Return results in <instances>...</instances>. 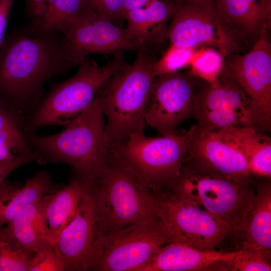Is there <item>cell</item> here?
<instances>
[{
	"label": "cell",
	"instance_id": "6da1fadb",
	"mask_svg": "<svg viewBox=\"0 0 271 271\" xmlns=\"http://www.w3.org/2000/svg\"><path fill=\"white\" fill-rule=\"evenodd\" d=\"M72 67L60 32L16 31L0 47V95L31 112L45 83Z\"/></svg>",
	"mask_w": 271,
	"mask_h": 271
},
{
	"label": "cell",
	"instance_id": "7a4b0ae2",
	"mask_svg": "<svg viewBox=\"0 0 271 271\" xmlns=\"http://www.w3.org/2000/svg\"><path fill=\"white\" fill-rule=\"evenodd\" d=\"M104 116L96 97L81 114L56 134L28 133L26 139L40 162L67 164L86 190L96 188L106 166L109 148L104 140Z\"/></svg>",
	"mask_w": 271,
	"mask_h": 271
},
{
	"label": "cell",
	"instance_id": "3957f363",
	"mask_svg": "<svg viewBox=\"0 0 271 271\" xmlns=\"http://www.w3.org/2000/svg\"><path fill=\"white\" fill-rule=\"evenodd\" d=\"M156 59L147 51L137 52L132 64L110 77L97 93L106 119L104 136L109 148L144 132L146 112L157 78Z\"/></svg>",
	"mask_w": 271,
	"mask_h": 271
},
{
	"label": "cell",
	"instance_id": "277c9868",
	"mask_svg": "<svg viewBox=\"0 0 271 271\" xmlns=\"http://www.w3.org/2000/svg\"><path fill=\"white\" fill-rule=\"evenodd\" d=\"M90 193L97 235L159 217L151 191L111 149L107 163Z\"/></svg>",
	"mask_w": 271,
	"mask_h": 271
},
{
	"label": "cell",
	"instance_id": "5b68a950",
	"mask_svg": "<svg viewBox=\"0 0 271 271\" xmlns=\"http://www.w3.org/2000/svg\"><path fill=\"white\" fill-rule=\"evenodd\" d=\"M251 183L225 177L187 158L177 179L164 188L229 225L237 235L253 205Z\"/></svg>",
	"mask_w": 271,
	"mask_h": 271
},
{
	"label": "cell",
	"instance_id": "8992f818",
	"mask_svg": "<svg viewBox=\"0 0 271 271\" xmlns=\"http://www.w3.org/2000/svg\"><path fill=\"white\" fill-rule=\"evenodd\" d=\"M123 52L113 54L103 65L86 57L77 72L54 85L31 112L24 122L25 132L49 125L65 126L85 111L102 85L128 66Z\"/></svg>",
	"mask_w": 271,
	"mask_h": 271
},
{
	"label": "cell",
	"instance_id": "52a82bcc",
	"mask_svg": "<svg viewBox=\"0 0 271 271\" xmlns=\"http://www.w3.org/2000/svg\"><path fill=\"white\" fill-rule=\"evenodd\" d=\"M196 124L188 131L149 137L144 132L109 148L151 191L165 188L178 177Z\"/></svg>",
	"mask_w": 271,
	"mask_h": 271
},
{
	"label": "cell",
	"instance_id": "ba28073f",
	"mask_svg": "<svg viewBox=\"0 0 271 271\" xmlns=\"http://www.w3.org/2000/svg\"><path fill=\"white\" fill-rule=\"evenodd\" d=\"M172 242L171 230L159 217L97 235L89 270L139 271Z\"/></svg>",
	"mask_w": 271,
	"mask_h": 271
},
{
	"label": "cell",
	"instance_id": "9c48e42d",
	"mask_svg": "<svg viewBox=\"0 0 271 271\" xmlns=\"http://www.w3.org/2000/svg\"><path fill=\"white\" fill-rule=\"evenodd\" d=\"M151 192L158 215L171 230L174 242L202 250H215L234 234L231 226L170 190Z\"/></svg>",
	"mask_w": 271,
	"mask_h": 271
},
{
	"label": "cell",
	"instance_id": "30bf717a",
	"mask_svg": "<svg viewBox=\"0 0 271 271\" xmlns=\"http://www.w3.org/2000/svg\"><path fill=\"white\" fill-rule=\"evenodd\" d=\"M60 32L74 66L90 54L147 51L153 46L132 35L126 28L100 17L88 7L71 19Z\"/></svg>",
	"mask_w": 271,
	"mask_h": 271
},
{
	"label": "cell",
	"instance_id": "8fae6325",
	"mask_svg": "<svg viewBox=\"0 0 271 271\" xmlns=\"http://www.w3.org/2000/svg\"><path fill=\"white\" fill-rule=\"evenodd\" d=\"M199 81L189 70L157 76L146 112V124L162 136L175 133L180 124L193 117Z\"/></svg>",
	"mask_w": 271,
	"mask_h": 271
},
{
	"label": "cell",
	"instance_id": "7c38bea8",
	"mask_svg": "<svg viewBox=\"0 0 271 271\" xmlns=\"http://www.w3.org/2000/svg\"><path fill=\"white\" fill-rule=\"evenodd\" d=\"M171 20L166 32L170 45L192 49L212 47L224 57L240 53L219 24L214 13V0L180 2Z\"/></svg>",
	"mask_w": 271,
	"mask_h": 271
},
{
	"label": "cell",
	"instance_id": "4fadbf2b",
	"mask_svg": "<svg viewBox=\"0 0 271 271\" xmlns=\"http://www.w3.org/2000/svg\"><path fill=\"white\" fill-rule=\"evenodd\" d=\"M222 71L240 86L271 126V43L267 34L249 51L224 57Z\"/></svg>",
	"mask_w": 271,
	"mask_h": 271
},
{
	"label": "cell",
	"instance_id": "5bb4252c",
	"mask_svg": "<svg viewBox=\"0 0 271 271\" xmlns=\"http://www.w3.org/2000/svg\"><path fill=\"white\" fill-rule=\"evenodd\" d=\"M215 15L223 29L244 53L267 34L271 0H214Z\"/></svg>",
	"mask_w": 271,
	"mask_h": 271
},
{
	"label": "cell",
	"instance_id": "9a60e30c",
	"mask_svg": "<svg viewBox=\"0 0 271 271\" xmlns=\"http://www.w3.org/2000/svg\"><path fill=\"white\" fill-rule=\"evenodd\" d=\"M96 236L93 199L91 194L85 191L75 217L62 231L56 242L65 270H89Z\"/></svg>",
	"mask_w": 271,
	"mask_h": 271
},
{
	"label": "cell",
	"instance_id": "2e32d148",
	"mask_svg": "<svg viewBox=\"0 0 271 271\" xmlns=\"http://www.w3.org/2000/svg\"><path fill=\"white\" fill-rule=\"evenodd\" d=\"M189 158L225 177L251 182V173L242 154L216 131L201 130L196 124L187 149Z\"/></svg>",
	"mask_w": 271,
	"mask_h": 271
},
{
	"label": "cell",
	"instance_id": "e0dca14e",
	"mask_svg": "<svg viewBox=\"0 0 271 271\" xmlns=\"http://www.w3.org/2000/svg\"><path fill=\"white\" fill-rule=\"evenodd\" d=\"M214 110L239 113L261 131L269 130L271 127L240 86L222 71L214 82L208 83L200 79L193 116L197 113Z\"/></svg>",
	"mask_w": 271,
	"mask_h": 271
},
{
	"label": "cell",
	"instance_id": "ac0fdd59",
	"mask_svg": "<svg viewBox=\"0 0 271 271\" xmlns=\"http://www.w3.org/2000/svg\"><path fill=\"white\" fill-rule=\"evenodd\" d=\"M239 252L240 249L230 252L202 250L172 242L162 247L139 271L205 270L215 264L231 261Z\"/></svg>",
	"mask_w": 271,
	"mask_h": 271
},
{
	"label": "cell",
	"instance_id": "d6986e66",
	"mask_svg": "<svg viewBox=\"0 0 271 271\" xmlns=\"http://www.w3.org/2000/svg\"><path fill=\"white\" fill-rule=\"evenodd\" d=\"M180 2L176 0H152L143 7L127 12L126 29L134 36L152 46L166 38L167 23L172 19Z\"/></svg>",
	"mask_w": 271,
	"mask_h": 271
},
{
	"label": "cell",
	"instance_id": "ffe728a7",
	"mask_svg": "<svg viewBox=\"0 0 271 271\" xmlns=\"http://www.w3.org/2000/svg\"><path fill=\"white\" fill-rule=\"evenodd\" d=\"M252 126L230 127L216 132L243 155L251 174L271 176V139Z\"/></svg>",
	"mask_w": 271,
	"mask_h": 271
},
{
	"label": "cell",
	"instance_id": "44dd1931",
	"mask_svg": "<svg viewBox=\"0 0 271 271\" xmlns=\"http://www.w3.org/2000/svg\"><path fill=\"white\" fill-rule=\"evenodd\" d=\"M86 191L76 178L41 200L50 241L54 243L64 228L75 217L82 197Z\"/></svg>",
	"mask_w": 271,
	"mask_h": 271
},
{
	"label": "cell",
	"instance_id": "7402d4cb",
	"mask_svg": "<svg viewBox=\"0 0 271 271\" xmlns=\"http://www.w3.org/2000/svg\"><path fill=\"white\" fill-rule=\"evenodd\" d=\"M237 235L243 237V245L271 254L270 178L257 185L252 207Z\"/></svg>",
	"mask_w": 271,
	"mask_h": 271
},
{
	"label": "cell",
	"instance_id": "603a6c76",
	"mask_svg": "<svg viewBox=\"0 0 271 271\" xmlns=\"http://www.w3.org/2000/svg\"><path fill=\"white\" fill-rule=\"evenodd\" d=\"M3 226L18 246L31 253L51 242L41 200L27 206Z\"/></svg>",
	"mask_w": 271,
	"mask_h": 271
},
{
	"label": "cell",
	"instance_id": "cb8c5ba5",
	"mask_svg": "<svg viewBox=\"0 0 271 271\" xmlns=\"http://www.w3.org/2000/svg\"><path fill=\"white\" fill-rule=\"evenodd\" d=\"M63 186L54 184L46 171H38L21 185L10 198L0 205V226H5L27 206L39 201Z\"/></svg>",
	"mask_w": 271,
	"mask_h": 271
},
{
	"label": "cell",
	"instance_id": "d4e9b609",
	"mask_svg": "<svg viewBox=\"0 0 271 271\" xmlns=\"http://www.w3.org/2000/svg\"><path fill=\"white\" fill-rule=\"evenodd\" d=\"M87 7L85 0H53L42 15L31 20L29 28L42 34L61 32L71 19Z\"/></svg>",
	"mask_w": 271,
	"mask_h": 271
},
{
	"label": "cell",
	"instance_id": "484cf974",
	"mask_svg": "<svg viewBox=\"0 0 271 271\" xmlns=\"http://www.w3.org/2000/svg\"><path fill=\"white\" fill-rule=\"evenodd\" d=\"M224 56L216 49L202 47L196 49L189 65V71L208 83L217 80L223 68Z\"/></svg>",
	"mask_w": 271,
	"mask_h": 271
},
{
	"label": "cell",
	"instance_id": "4316f807",
	"mask_svg": "<svg viewBox=\"0 0 271 271\" xmlns=\"http://www.w3.org/2000/svg\"><path fill=\"white\" fill-rule=\"evenodd\" d=\"M33 254L18 246L0 226V271H28Z\"/></svg>",
	"mask_w": 271,
	"mask_h": 271
},
{
	"label": "cell",
	"instance_id": "83f0119b",
	"mask_svg": "<svg viewBox=\"0 0 271 271\" xmlns=\"http://www.w3.org/2000/svg\"><path fill=\"white\" fill-rule=\"evenodd\" d=\"M198 129L216 131L230 127L254 126L246 117L228 110H214L195 114ZM255 127V126H254Z\"/></svg>",
	"mask_w": 271,
	"mask_h": 271
},
{
	"label": "cell",
	"instance_id": "f1b7e54d",
	"mask_svg": "<svg viewBox=\"0 0 271 271\" xmlns=\"http://www.w3.org/2000/svg\"><path fill=\"white\" fill-rule=\"evenodd\" d=\"M224 269L233 271H270V254L243 245L235 258L225 263Z\"/></svg>",
	"mask_w": 271,
	"mask_h": 271
},
{
	"label": "cell",
	"instance_id": "f546056e",
	"mask_svg": "<svg viewBox=\"0 0 271 271\" xmlns=\"http://www.w3.org/2000/svg\"><path fill=\"white\" fill-rule=\"evenodd\" d=\"M195 50L170 45L161 57L156 60L154 65L156 76L176 72L189 67Z\"/></svg>",
	"mask_w": 271,
	"mask_h": 271
},
{
	"label": "cell",
	"instance_id": "4dcf8cb0",
	"mask_svg": "<svg viewBox=\"0 0 271 271\" xmlns=\"http://www.w3.org/2000/svg\"><path fill=\"white\" fill-rule=\"evenodd\" d=\"M65 264L56 243L49 242L36 251L29 262L28 271H64Z\"/></svg>",
	"mask_w": 271,
	"mask_h": 271
},
{
	"label": "cell",
	"instance_id": "1f68e13d",
	"mask_svg": "<svg viewBox=\"0 0 271 271\" xmlns=\"http://www.w3.org/2000/svg\"><path fill=\"white\" fill-rule=\"evenodd\" d=\"M88 8L100 17L119 24V16L125 0H85Z\"/></svg>",
	"mask_w": 271,
	"mask_h": 271
},
{
	"label": "cell",
	"instance_id": "d6a6232c",
	"mask_svg": "<svg viewBox=\"0 0 271 271\" xmlns=\"http://www.w3.org/2000/svg\"><path fill=\"white\" fill-rule=\"evenodd\" d=\"M23 115L18 112H12L0 106V132L11 133L25 139Z\"/></svg>",
	"mask_w": 271,
	"mask_h": 271
},
{
	"label": "cell",
	"instance_id": "836d02e7",
	"mask_svg": "<svg viewBox=\"0 0 271 271\" xmlns=\"http://www.w3.org/2000/svg\"><path fill=\"white\" fill-rule=\"evenodd\" d=\"M36 161L40 162V159L36 154L27 155H17L14 158L0 161V185L5 181L7 177L12 172L29 162Z\"/></svg>",
	"mask_w": 271,
	"mask_h": 271
},
{
	"label": "cell",
	"instance_id": "e575fe53",
	"mask_svg": "<svg viewBox=\"0 0 271 271\" xmlns=\"http://www.w3.org/2000/svg\"><path fill=\"white\" fill-rule=\"evenodd\" d=\"M53 0H26L25 11L31 20L42 15Z\"/></svg>",
	"mask_w": 271,
	"mask_h": 271
},
{
	"label": "cell",
	"instance_id": "d590c367",
	"mask_svg": "<svg viewBox=\"0 0 271 271\" xmlns=\"http://www.w3.org/2000/svg\"><path fill=\"white\" fill-rule=\"evenodd\" d=\"M13 0H0V47L6 28L8 18Z\"/></svg>",
	"mask_w": 271,
	"mask_h": 271
},
{
	"label": "cell",
	"instance_id": "8d00e7d4",
	"mask_svg": "<svg viewBox=\"0 0 271 271\" xmlns=\"http://www.w3.org/2000/svg\"><path fill=\"white\" fill-rule=\"evenodd\" d=\"M21 184L18 182L5 181L0 185V204L6 202Z\"/></svg>",
	"mask_w": 271,
	"mask_h": 271
},
{
	"label": "cell",
	"instance_id": "74e56055",
	"mask_svg": "<svg viewBox=\"0 0 271 271\" xmlns=\"http://www.w3.org/2000/svg\"><path fill=\"white\" fill-rule=\"evenodd\" d=\"M152 0H125L119 16V24L124 22L125 14L134 9L143 7Z\"/></svg>",
	"mask_w": 271,
	"mask_h": 271
},
{
	"label": "cell",
	"instance_id": "f35d334b",
	"mask_svg": "<svg viewBox=\"0 0 271 271\" xmlns=\"http://www.w3.org/2000/svg\"><path fill=\"white\" fill-rule=\"evenodd\" d=\"M179 2L182 3H198L208 0H176Z\"/></svg>",
	"mask_w": 271,
	"mask_h": 271
}]
</instances>
